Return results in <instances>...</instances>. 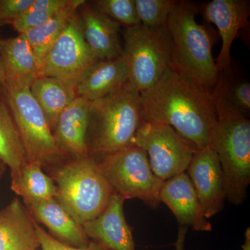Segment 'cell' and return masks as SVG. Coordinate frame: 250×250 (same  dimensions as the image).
<instances>
[{
	"label": "cell",
	"instance_id": "obj_12",
	"mask_svg": "<svg viewBox=\"0 0 250 250\" xmlns=\"http://www.w3.org/2000/svg\"><path fill=\"white\" fill-rule=\"evenodd\" d=\"M202 16L207 22L218 27L222 39V47L217 58V69L222 72L231 64V49L238 32L246 27L250 15L248 0H213L204 6Z\"/></svg>",
	"mask_w": 250,
	"mask_h": 250
},
{
	"label": "cell",
	"instance_id": "obj_18",
	"mask_svg": "<svg viewBox=\"0 0 250 250\" xmlns=\"http://www.w3.org/2000/svg\"><path fill=\"white\" fill-rule=\"evenodd\" d=\"M35 220L19 199L0 211V250H37Z\"/></svg>",
	"mask_w": 250,
	"mask_h": 250
},
{
	"label": "cell",
	"instance_id": "obj_14",
	"mask_svg": "<svg viewBox=\"0 0 250 250\" xmlns=\"http://www.w3.org/2000/svg\"><path fill=\"white\" fill-rule=\"evenodd\" d=\"M125 200L114 192L103 213L82 225L87 236L110 250H136L123 210Z\"/></svg>",
	"mask_w": 250,
	"mask_h": 250
},
{
	"label": "cell",
	"instance_id": "obj_22",
	"mask_svg": "<svg viewBox=\"0 0 250 250\" xmlns=\"http://www.w3.org/2000/svg\"><path fill=\"white\" fill-rule=\"evenodd\" d=\"M0 161L9 167L11 180L18 177L28 164L22 140L4 92L0 93Z\"/></svg>",
	"mask_w": 250,
	"mask_h": 250
},
{
	"label": "cell",
	"instance_id": "obj_5",
	"mask_svg": "<svg viewBox=\"0 0 250 250\" xmlns=\"http://www.w3.org/2000/svg\"><path fill=\"white\" fill-rule=\"evenodd\" d=\"M54 181L56 200L82 226L101 214L114 193L98 161L90 155L68 161L56 172Z\"/></svg>",
	"mask_w": 250,
	"mask_h": 250
},
{
	"label": "cell",
	"instance_id": "obj_28",
	"mask_svg": "<svg viewBox=\"0 0 250 250\" xmlns=\"http://www.w3.org/2000/svg\"><path fill=\"white\" fill-rule=\"evenodd\" d=\"M215 88L221 92L233 107L248 116L250 111V84L248 81H234L231 83L220 73Z\"/></svg>",
	"mask_w": 250,
	"mask_h": 250
},
{
	"label": "cell",
	"instance_id": "obj_33",
	"mask_svg": "<svg viewBox=\"0 0 250 250\" xmlns=\"http://www.w3.org/2000/svg\"><path fill=\"white\" fill-rule=\"evenodd\" d=\"M4 75L3 72L2 65H1V59H0V93L4 92Z\"/></svg>",
	"mask_w": 250,
	"mask_h": 250
},
{
	"label": "cell",
	"instance_id": "obj_16",
	"mask_svg": "<svg viewBox=\"0 0 250 250\" xmlns=\"http://www.w3.org/2000/svg\"><path fill=\"white\" fill-rule=\"evenodd\" d=\"M129 80L127 64L123 56L95 60L76 82L78 97L95 101L116 91Z\"/></svg>",
	"mask_w": 250,
	"mask_h": 250
},
{
	"label": "cell",
	"instance_id": "obj_20",
	"mask_svg": "<svg viewBox=\"0 0 250 250\" xmlns=\"http://www.w3.org/2000/svg\"><path fill=\"white\" fill-rule=\"evenodd\" d=\"M30 90L45 113L52 130L62 112L78 97L75 83L44 75L34 79Z\"/></svg>",
	"mask_w": 250,
	"mask_h": 250
},
{
	"label": "cell",
	"instance_id": "obj_21",
	"mask_svg": "<svg viewBox=\"0 0 250 250\" xmlns=\"http://www.w3.org/2000/svg\"><path fill=\"white\" fill-rule=\"evenodd\" d=\"M0 59L5 81L40 76L35 55L24 34L0 39Z\"/></svg>",
	"mask_w": 250,
	"mask_h": 250
},
{
	"label": "cell",
	"instance_id": "obj_3",
	"mask_svg": "<svg viewBox=\"0 0 250 250\" xmlns=\"http://www.w3.org/2000/svg\"><path fill=\"white\" fill-rule=\"evenodd\" d=\"M198 11L195 3L177 1L167 18L172 42L170 67L212 93L220 73L212 55L209 33L195 20Z\"/></svg>",
	"mask_w": 250,
	"mask_h": 250
},
{
	"label": "cell",
	"instance_id": "obj_29",
	"mask_svg": "<svg viewBox=\"0 0 250 250\" xmlns=\"http://www.w3.org/2000/svg\"><path fill=\"white\" fill-rule=\"evenodd\" d=\"M35 227L39 241H40V248L42 250H110L103 245L93 241H90V243L85 246H70L59 241L57 238H54L49 233L46 232L43 229L39 226L36 221H35Z\"/></svg>",
	"mask_w": 250,
	"mask_h": 250
},
{
	"label": "cell",
	"instance_id": "obj_10",
	"mask_svg": "<svg viewBox=\"0 0 250 250\" xmlns=\"http://www.w3.org/2000/svg\"><path fill=\"white\" fill-rule=\"evenodd\" d=\"M95 61L82 34L77 11L49 49L40 76L57 77L76 84L79 77Z\"/></svg>",
	"mask_w": 250,
	"mask_h": 250
},
{
	"label": "cell",
	"instance_id": "obj_26",
	"mask_svg": "<svg viewBox=\"0 0 250 250\" xmlns=\"http://www.w3.org/2000/svg\"><path fill=\"white\" fill-rule=\"evenodd\" d=\"M177 3L174 0H135L141 24L149 28L166 26Z\"/></svg>",
	"mask_w": 250,
	"mask_h": 250
},
{
	"label": "cell",
	"instance_id": "obj_9",
	"mask_svg": "<svg viewBox=\"0 0 250 250\" xmlns=\"http://www.w3.org/2000/svg\"><path fill=\"white\" fill-rule=\"evenodd\" d=\"M134 143L147 155L152 172L165 181L185 172L197 149L168 125L142 121Z\"/></svg>",
	"mask_w": 250,
	"mask_h": 250
},
{
	"label": "cell",
	"instance_id": "obj_13",
	"mask_svg": "<svg viewBox=\"0 0 250 250\" xmlns=\"http://www.w3.org/2000/svg\"><path fill=\"white\" fill-rule=\"evenodd\" d=\"M159 200L172 210L179 226L190 227L197 231H210L212 225L206 218L191 181L182 172L165 181Z\"/></svg>",
	"mask_w": 250,
	"mask_h": 250
},
{
	"label": "cell",
	"instance_id": "obj_4",
	"mask_svg": "<svg viewBox=\"0 0 250 250\" xmlns=\"http://www.w3.org/2000/svg\"><path fill=\"white\" fill-rule=\"evenodd\" d=\"M142 121L140 93L129 81L116 91L90 102L88 154L101 159L127 147L134 143Z\"/></svg>",
	"mask_w": 250,
	"mask_h": 250
},
{
	"label": "cell",
	"instance_id": "obj_32",
	"mask_svg": "<svg viewBox=\"0 0 250 250\" xmlns=\"http://www.w3.org/2000/svg\"><path fill=\"white\" fill-rule=\"evenodd\" d=\"M243 250H250V228L247 229L246 232V241L242 246Z\"/></svg>",
	"mask_w": 250,
	"mask_h": 250
},
{
	"label": "cell",
	"instance_id": "obj_7",
	"mask_svg": "<svg viewBox=\"0 0 250 250\" xmlns=\"http://www.w3.org/2000/svg\"><path fill=\"white\" fill-rule=\"evenodd\" d=\"M123 56L129 82L142 93L158 82L170 67L172 42L167 24L159 28L142 24L126 28Z\"/></svg>",
	"mask_w": 250,
	"mask_h": 250
},
{
	"label": "cell",
	"instance_id": "obj_24",
	"mask_svg": "<svg viewBox=\"0 0 250 250\" xmlns=\"http://www.w3.org/2000/svg\"><path fill=\"white\" fill-rule=\"evenodd\" d=\"M42 167L28 163L18 177L11 180V189L22 197L25 204L55 198V183L44 173Z\"/></svg>",
	"mask_w": 250,
	"mask_h": 250
},
{
	"label": "cell",
	"instance_id": "obj_15",
	"mask_svg": "<svg viewBox=\"0 0 250 250\" xmlns=\"http://www.w3.org/2000/svg\"><path fill=\"white\" fill-rule=\"evenodd\" d=\"M82 34L95 60L123 55L121 24L85 2L78 10Z\"/></svg>",
	"mask_w": 250,
	"mask_h": 250
},
{
	"label": "cell",
	"instance_id": "obj_34",
	"mask_svg": "<svg viewBox=\"0 0 250 250\" xmlns=\"http://www.w3.org/2000/svg\"><path fill=\"white\" fill-rule=\"evenodd\" d=\"M6 170V166L0 161V179L2 177L3 174H4V171Z\"/></svg>",
	"mask_w": 250,
	"mask_h": 250
},
{
	"label": "cell",
	"instance_id": "obj_19",
	"mask_svg": "<svg viewBox=\"0 0 250 250\" xmlns=\"http://www.w3.org/2000/svg\"><path fill=\"white\" fill-rule=\"evenodd\" d=\"M34 218L44 224L59 241L75 247L87 246L90 239L83 227L77 223L55 198L25 204Z\"/></svg>",
	"mask_w": 250,
	"mask_h": 250
},
{
	"label": "cell",
	"instance_id": "obj_11",
	"mask_svg": "<svg viewBox=\"0 0 250 250\" xmlns=\"http://www.w3.org/2000/svg\"><path fill=\"white\" fill-rule=\"evenodd\" d=\"M206 218L223 209L226 199L223 170L216 153L210 147L198 149L187 169Z\"/></svg>",
	"mask_w": 250,
	"mask_h": 250
},
{
	"label": "cell",
	"instance_id": "obj_2",
	"mask_svg": "<svg viewBox=\"0 0 250 250\" xmlns=\"http://www.w3.org/2000/svg\"><path fill=\"white\" fill-rule=\"evenodd\" d=\"M211 93L217 120L209 146L221 165L226 199L233 205H242L250 184V121L218 88Z\"/></svg>",
	"mask_w": 250,
	"mask_h": 250
},
{
	"label": "cell",
	"instance_id": "obj_17",
	"mask_svg": "<svg viewBox=\"0 0 250 250\" xmlns=\"http://www.w3.org/2000/svg\"><path fill=\"white\" fill-rule=\"evenodd\" d=\"M90 106L89 100L77 97L59 117L53 134L59 147L66 155H89L87 134Z\"/></svg>",
	"mask_w": 250,
	"mask_h": 250
},
{
	"label": "cell",
	"instance_id": "obj_27",
	"mask_svg": "<svg viewBox=\"0 0 250 250\" xmlns=\"http://www.w3.org/2000/svg\"><path fill=\"white\" fill-rule=\"evenodd\" d=\"M91 4L100 12L126 28L141 24L135 0H97Z\"/></svg>",
	"mask_w": 250,
	"mask_h": 250
},
{
	"label": "cell",
	"instance_id": "obj_1",
	"mask_svg": "<svg viewBox=\"0 0 250 250\" xmlns=\"http://www.w3.org/2000/svg\"><path fill=\"white\" fill-rule=\"evenodd\" d=\"M140 100L143 121L170 126L197 150L209 146L217 112L208 90L170 67Z\"/></svg>",
	"mask_w": 250,
	"mask_h": 250
},
{
	"label": "cell",
	"instance_id": "obj_25",
	"mask_svg": "<svg viewBox=\"0 0 250 250\" xmlns=\"http://www.w3.org/2000/svg\"><path fill=\"white\" fill-rule=\"evenodd\" d=\"M70 0H34L21 16L11 22L19 34H24L48 21L69 3Z\"/></svg>",
	"mask_w": 250,
	"mask_h": 250
},
{
	"label": "cell",
	"instance_id": "obj_30",
	"mask_svg": "<svg viewBox=\"0 0 250 250\" xmlns=\"http://www.w3.org/2000/svg\"><path fill=\"white\" fill-rule=\"evenodd\" d=\"M34 0H0V27L11 24L34 2Z\"/></svg>",
	"mask_w": 250,
	"mask_h": 250
},
{
	"label": "cell",
	"instance_id": "obj_6",
	"mask_svg": "<svg viewBox=\"0 0 250 250\" xmlns=\"http://www.w3.org/2000/svg\"><path fill=\"white\" fill-rule=\"evenodd\" d=\"M34 79L5 81L4 95L22 140L28 163L42 167L67 155L59 147L45 113L31 93Z\"/></svg>",
	"mask_w": 250,
	"mask_h": 250
},
{
	"label": "cell",
	"instance_id": "obj_31",
	"mask_svg": "<svg viewBox=\"0 0 250 250\" xmlns=\"http://www.w3.org/2000/svg\"><path fill=\"white\" fill-rule=\"evenodd\" d=\"M187 227L179 226L177 241L174 243L175 250H184L186 238H187Z\"/></svg>",
	"mask_w": 250,
	"mask_h": 250
},
{
	"label": "cell",
	"instance_id": "obj_8",
	"mask_svg": "<svg viewBox=\"0 0 250 250\" xmlns=\"http://www.w3.org/2000/svg\"><path fill=\"white\" fill-rule=\"evenodd\" d=\"M98 162L113 191L125 200L139 199L153 208L160 205L159 192L164 181L152 172L143 148L132 143Z\"/></svg>",
	"mask_w": 250,
	"mask_h": 250
},
{
	"label": "cell",
	"instance_id": "obj_23",
	"mask_svg": "<svg viewBox=\"0 0 250 250\" xmlns=\"http://www.w3.org/2000/svg\"><path fill=\"white\" fill-rule=\"evenodd\" d=\"M86 2L84 0H70L68 4L48 21L24 34L35 55L39 70L54 42L62 34L73 15Z\"/></svg>",
	"mask_w": 250,
	"mask_h": 250
}]
</instances>
